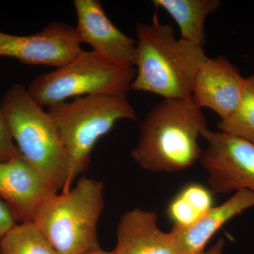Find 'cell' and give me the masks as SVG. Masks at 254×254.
<instances>
[{"instance_id":"obj_1","label":"cell","mask_w":254,"mask_h":254,"mask_svg":"<svg viewBox=\"0 0 254 254\" xmlns=\"http://www.w3.org/2000/svg\"><path fill=\"white\" fill-rule=\"evenodd\" d=\"M133 158L153 173H176L200 161L198 143L206 119L192 98L163 99L149 110L141 124Z\"/></svg>"},{"instance_id":"obj_2","label":"cell","mask_w":254,"mask_h":254,"mask_svg":"<svg viewBox=\"0 0 254 254\" xmlns=\"http://www.w3.org/2000/svg\"><path fill=\"white\" fill-rule=\"evenodd\" d=\"M136 76L131 89L160 95L164 99L192 98L193 83L202 64L208 59L203 47L175 36L173 28L160 22L136 26Z\"/></svg>"},{"instance_id":"obj_3","label":"cell","mask_w":254,"mask_h":254,"mask_svg":"<svg viewBox=\"0 0 254 254\" xmlns=\"http://www.w3.org/2000/svg\"><path fill=\"white\" fill-rule=\"evenodd\" d=\"M11 136L23 158L58 193L68 191L69 164L53 118L31 98L27 88L15 83L0 104Z\"/></svg>"},{"instance_id":"obj_4","label":"cell","mask_w":254,"mask_h":254,"mask_svg":"<svg viewBox=\"0 0 254 254\" xmlns=\"http://www.w3.org/2000/svg\"><path fill=\"white\" fill-rule=\"evenodd\" d=\"M69 164L68 190L78 175L86 173L92 152L100 138L119 120H137L136 111L126 94H95L79 97L47 108Z\"/></svg>"},{"instance_id":"obj_5","label":"cell","mask_w":254,"mask_h":254,"mask_svg":"<svg viewBox=\"0 0 254 254\" xmlns=\"http://www.w3.org/2000/svg\"><path fill=\"white\" fill-rule=\"evenodd\" d=\"M103 182L82 177L68 191L53 195L33 222L59 254H86L100 248L97 227L104 209Z\"/></svg>"},{"instance_id":"obj_6","label":"cell","mask_w":254,"mask_h":254,"mask_svg":"<svg viewBox=\"0 0 254 254\" xmlns=\"http://www.w3.org/2000/svg\"><path fill=\"white\" fill-rule=\"evenodd\" d=\"M136 73L135 67L114 64L83 50L66 64L33 78L27 91L40 106L48 108L72 97L127 95Z\"/></svg>"},{"instance_id":"obj_7","label":"cell","mask_w":254,"mask_h":254,"mask_svg":"<svg viewBox=\"0 0 254 254\" xmlns=\"http://www.w3.org/2000/svg\"><path fill=\"white\" fill-rule=\"evenodd\" d=\"M201 137L207 147L200 163L208 175L212 193L248 190L254 193V145L208 128Z\"/></svg>"},{"instance_id":"obj_8","label":"cell","mask_w":254,"mask_h":254,"mask_svg":"<svg viewBox=\"0 0 254 254\" xmlns=\"http://www.w3.org/2000/svg\"><path fill=\"white\" fill-rule=\"evenodd\" d=\"M83 50L75 27L53 21L36 34L14 36L0 31V57L29 65L59 68Z\"/></svg>"},{"instance_id":"obj_9","label":"cell","mask_w":254,"mask_h":254,"mask_svg":"<svg viewBox=\"0 0 254 254\" xmlns=\"http://www.w3.org/2000/svg\"><path fill=\"white\" fill-rule=\"evenodd\" d=\"M77 23L75 27L81 43L103 60L119 66L135 67L136 42L124 34L105 14L98 0L73 1Z\"/></svg>"},{"instance_id":"obj_10","label":"cell","mask_w":254,"mask_h":254,"mask_svg":"<svg viewBox=\"0 0 254 254\" xmlns=\"http://www.w3.org/2000/svg\"><path fill=\"white\" fill-rule=\"evenodd\" d=\"M56 193L20 151L7 161L0 162V198L16 222H33L41 205Z\"/></svg>"},{"instance_id":"obj_11","label":"cell","mask_w":254,"mask_h":254,"mask_svg":"<svg viewBox=\"0 0 254 254\" xmlns=\"http://www.w3.org/2000/svg\"><path fill=\"white\" fill-rule=\"evenodd\" d=\"M245 82V78L225 56L208 58L195 76L192 100L200 109L213 110L223 120L238 105Z\"/></svg>"},{"instance_id":"obj_12","label":"cell","mask_w":254,"mask_h":254,"mask_svg":"<svg viewBox=\"0 0 254 254\" xmlns=\"http://www.w3.org/2000/svg\"><path fill=\"white\" fill-rule=\"evenodd\" d=\"M254 206V193L240 190L218 206L213 207L190 226L173 227L170 232L177 254H198L225 224Z\"/></svg>"},{"instance_id":"obj_13","label":"cell","mask_w":254,"mask_h":254,"mask_svg":"<svg viewBox=\"0 0 254 254\" xmlns=\"http://www.w3.org/2000/svg\"><path fill=\"white\" fill-rule=\"evenodd\" d=\"M115 254H177L170 232L162 231L153 211L135 208L120 217Z\"/></svg>"},{"instance_id":"obj_14","label":"cell","mask_w":254,"mask_h":254,"mask_svg":"<svg viewBox=\"0 0 254 254\" xmlns=\"http://www.w3.org/2000/svg\"><path fill=\"white\" fill-rule=\"evenodd\" d=\"M152 3L173 18L180 30V38L203 48L205 21L221 5L220 0H153Z\"/></svg>"},{"instance_id":"obj_15","label":"cell","mask_w":254,"mask_h":254,"mask_svg":"<svg viewBox=\"0 0 254 254\" xmlns=\"http://www.w3.org/2000/svg\"><path fill=\"white\" fill-rule=\"evenodd\" d=\"M213 193L199 183L187 185L179 191L168 207L169 218L174 227L190 226L213 207Z\"/></svg>"},{"instance_id":"obj_16","label":"cell","mask_w":254,"mask_h":254,"mask_svg":"<svg viewBox=\"0 0 254 254\" xmlns=\"http://www.w3.org/2000/svg\"><path fill=\"white\" fill-rule=\"evenodd\" d=\"M0 254H59L34 222L16 225L1 240Z\"/></svg>"},{"instance_id":"obj_17","label":"cell","mask_w":254,"mask_h":254,"mask_svg":"<svg viewBox=\"0 0 254 254\" xmlns=\"http://www.w3.org/2000/svg\"><path fill=\"white\" fill-rule=\"evenodd\" d=\"M218 128L222 133L254 145V75L245 78L238 105L228 117L220 120Z\"/></svg>"},{"instance_id":"obj_18","label":"cell","mask_w":254,"mask_h":254,"mask_svg":"<svg viewBox=\"0 0 254 254\" xmlns=\"http://www.w3.org/2000/svg\"><path fill=\"white\" fill-rule=\"evenodd\" d=\"M18 151L0 112V162L7 161L17 154Z\"/></svg>"},{"instance_id":"obj_19","label":"cell","mask_w":254,"mask_h":254,"mask_svg":"<svg viewBox=\"0 0 254 254\" xmlns=\"http://www.w3.org/2000/svg\"><path fill=\"white\" fill-rule=\"evenodd\" d=\"M16 225L11 210L0 198V240Z\"/></svg>"},{"instance_id":"obj_20","label":"cell","mask_w":254,"mask_h":254,"mask_svg":"<svg viewBox=\"0 0 254 254\" xmlns=\"http://www.w3.org/2000/svg\"><path fill=\"white\" fill-rule=\"evenodd\" d=\"M224 245H225V241L223 239H220L208 251H203L201 253L198 254H222Z\"/></svg>"},{"instance_id":"obj_21","label":"cell","mask_w":254,"mask_h":254,"mask_svg":"<svg viewBox=\"0 0 254 254\" xmlns=\"http://www.w3.org/2000/svg\"><path fill=\"white\" fill-rule=\"evenodd\" d=\"M86 254H114L113 251L112 252H108V251H105L103 249L98 248L97 250L92 251V252H88Z\"/></svg>"}]
</instances>
